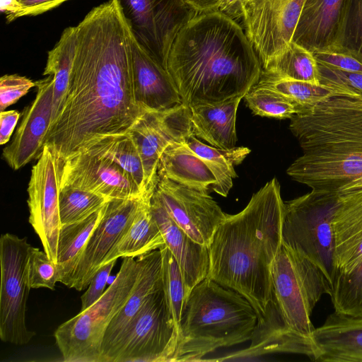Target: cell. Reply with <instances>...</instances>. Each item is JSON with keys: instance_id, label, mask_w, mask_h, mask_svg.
Masks as SVG:
<instances>
[{"instance_id": "obj_14", "label": "cell", "mask_w": 362, "mask_h": 362, "mask_svg": "<svg viewBox=\"0 0 362 362\" xmlns=\"http://www.w3.org/2000/svg\"><path fill=\"white\" fill-rule=\"evenodd\" d=\"M134 140L146 175V193H154L164 151L193 134L189 107L181 104L164 111L146 110L128 132Z\"/></svg>"}, {"instance_id": "obj_24", "label": "cell", "mask_w": 362, "mask_h": 362, "mask_svg": "<svg viewBox=\"0 0 362 362\" xmlns=\"http://www.w3.org/2000/svg\"><path fill=\"white\" fill-rule=\"evenodd\" d=\"M338 192L334 216L337 275L351 270L362 259V189Z\"/></svg>"}, {"instance_id": "obj_27", "label": "cell", "mask_w": 362, "mask_h": 362, "mask_svg": "<svg viewBox=\"0 0 362 362\" xmlns=\"http://www.w3.org/2000/svg\"><path fill=\"white\" fill-rule=\"evenodd\" d=\"M184 142L169 146L162 153L158 176L209 193L216 180L204 160Z\"/></svg>"}, {"instance_id": "obj_29", "label": "cell", "mask_w": 362, "mask_h": 362, "mask_svg": "<svg viewBox=\"0 0 362 362\" xmlns=\"http://www.w3.org/2000/svg\"><path fill=\"white\" fill-rule=\"evenodd\" d=\"M185 143L204 160L214 175L216 182L211 190L227 197L233 186V179L238 177L234 167L240 164L251 150L244 146L230 149L216 148L202 143L193 134Z\"/></svg>"}, {"instance_id": "obj_9", "label": "cell", "mask_w": 362, "mask_h": 362, "mask_svg": "<svg viewBox=\"0 0 362 362\" xmlns=\"http://www.w3.org/2000/svg\"><path fill=\"white\" fill-rule=\"evenodd\" d=\"M26 237L6 233L0 238V338L16 345L28 344L35 332L25 324L26 303L31 288Z\"/></svg>"}, {"instance_id": "obj_42", "label": "cell", "mask_w": 362, "mask_h": 362, "mask_svg": "<svg viewBox=\"0 0 362 362\" xmlns=\"http://www.w3.org/2000/svg\"><path fill=\"white\" fill-rule=\"evenodd\" d=\"M318 70L320 84L354 92L362 96V74L348 72L319 63Z\"/></svg>"}, {"instance_id": "obj_19", "label": "cell", "mask_w": 362, "mask_h": 362, "mask_svg": "<svg viewBox=\"0 0 362 362\" xmlns=\"http://www.w3.org/2000/svg\"><path fill=\"white\" fill-rule=\"evenodd\" d=\"M248 348L214 361H235L242 358L286 353L305 355L317 361L320 351L312 338L303 336L284 322L272 298L264 317L257 323Z\"/></svg>"}, {"instance_id": "obj_28", "label": "cell", "mask_w": 362, "mask_h": 362, "mask_svg": "<svg viewBox=\"0 0 362 362\" xmlns=\"http://www.w3.org/2000/svg\"><path fill=\"white\" fill-rule=\"evenodd\" d=\"M151 197L143 202L130 228L112 251L108 262L119 257H139L165 245L160 229L153 217Z\"/></svg>"}, {"instance_id": "obj_8", "label": "cell", "mask_w": 362, "mask_h": 362, "mask_svg": "<svg viewBox=\"0 0 362 362\" xmlns=\"http://www.w3.org/2000/svg\"><path fill=\"white\" fill-rule=\"evenodd\" d=\"M272 299L284 324L312 338L314 307L324 293H332L321 270L305 256L282 245L272 269Z\"/></svg>"}, {"instance_id": "obj_32", "label": "cell", "mask_w": 362, "mask_h": 362, "mask_svg": "<svg viewBox=\"0 0 362 362\" xmlns=\"http://www.w3.org/2000/svg\"><path fill=\"white\" fill-rule=\"evenodd\" d=\"M257 84L274 90L284 95L297 107L298 113L309 110L334 95L340 94L358 95L354 92L324 84L278 78L262 73Z\"/></svg>"}, {"instance_id": "obj_21", "label": "cell", "mask_w": 362, "mask_h": 362, "mask_svg": "<svg viewBox=\"0 0 362 362\" xmlns=\"http://www.w3.org/2000/svg\"><path fill=\"white\" fill-rule=\"evenodd\" d=\"M134 97L144 110L164 111L182 104L180 93L165 68L153 59L133 35Z\"/></svg>"}, {"instance_id": "obj_39", "label": "cell", "mask_w": 362, "mask_h": 362, "mask_svg": "<svg viewBox=\"0 0 362 362\" xmlns=\"http://www.w3.org/2000/svg\"><path fill=\"white\" fill-rule=\"evenodd\" d=\"M28 273L31 288L54 290L56 283L59 281L57 264L48 257L45 251L32 246L29 250Z\"/></svg>"}, {"instance_id": "obj_13", "label": "cell", "mask_w": 362, "mask_h": 362, "mask_svg": "<svg viewBox=\"0 0 362 362\" xmlns=\"http://www.w3.org/2000/svg\"><path fill=\"white\" fill-rule=\"evenodd\" d=\"M305 0H245V33L262 66L293 41Z\"/></svg>"}, {"instance_id": "obj_31", "label": "cell", "mask_w": 362, "mask_h": 362, "mask_svg": "<svg viewBox=\"0 0 362 362\" xmlns=\"http://www.w3.org/2000/svg\"><path fill=\"white\" fill-rule=\"evenodd\" d=\"M107 204L83 220L62 226L57 259L59 282L66 286L90 235L104 214Z\"/></svg>"}, {"instance_id": "obj_47", "label": "cell", "mask_w": 362, "mask_h": 362, "mask_svg": "<svg viewBox=\"0 0 362 362\" xmlns=\"http://www.w3.org/2000/svg\"><path fill=\"white\" fill-rule=\"evenodd\" d=\"M245 0H221L217 10L223 13L237 19L241 18L242 6Z\"/></svg>"}, {"instance_id": "obj_25", "label": "cell", "mask_w": 362, "mask_h": 362, "mask_svg": "<svg viewBox=\"0 0 362 362\" xmlns=\"http://www.w3.org/2000/svg\"><path fill=\"white\" fill-rule=\"evenodd\" d=\"M312 339L320 353L317 361L362 362V317L334 311L315 329Z\"/></svg>"}, {"instance_id": "obj_36", "label": "cell", "mask_w": 362, "mask_h": 362, "mask_svg": "<svg viewBox=\"0 0 362 362\" xmlns=\"http://www.w3.org/2000/svg\"><path fill=\"white\" fill-rule=\"evenodd\" d=\"M111 199L98 194L72 187H62L59 209L62 226L88 217Z\"/></svg>"}, {"instance_id": "obj_12", "label": "cell", "mask_w": 362, "mask_h": 362, "mask_svg": "<svg viewBox=\"0 0 362 362\" xmlns=\"http://www.w3.org/2000/svg\"><path fill=\"white\" fill-rule=\"evenodd\" d=\"M65 159L51 146L45 145L33 166L28 183L29 223L39 236L44 251L57 264L62 223L59 197Z\"/></svg>"}, {"instance_id": "obj_3", "label": "cell", "mask_w": 362, "mask_h": 362, "mask_svg": "<svg viewBox=\"0 0 362 362\" xmlns=\"http://www.w3.org/2000/svg\"><path fill=\"white\" fill-rule=\"evenodd\" d=\"M276 177L239 213L226 214L209 247L208 277L245 297L258 320L272 298V269L281 245L285 203Z\"/></svg>"}, {"instance_id": "obj_5", "label": "cell", "mask_w": 362, "mask_h": 362, "mask_svg": "<svg viewBox=\"0 0 362 362\" xmlns=\"http://www.w3.org/2000/svg\"><path fill=\"white\" fill-rule=\"evenodd\" d=\"M251 303L206 277L187 296L171 361H198L215 350L250 341L257 323Z\"/></svg>"}, {"instance_id": "obj_23", "label": "cell", "mask_w": 362, "mask_h": 362, "mask_svg": "<svg viewBox=\"0 0 362 362\" xmlns=\"http://www.w3.org/2000/svg\"><path fill=\"white\" fill-rule=\"evenodd\" d=\"M348 0H305L293 41L312 52L339 45Z\"/></svg>"}, {"instance_id": "obj_6", "label": "cell", "mask_w": 362, "mask_h": 362, "mask_svg": "<svg viewBox=\"0 0 362 362\" xmlns=\"http://www.w3.org/2000/svg\"><path fill=\"white\" fill-rule=\"evenodd\" d=\"M140 257H123L115 280L93 305L55 330L56 344L67 362H100L106 329L134 292L141 272Z\"/></svg>"}, {"instance_id": "obj_4", "label": "cell", "mask_w": 362, "mask_h": 362, "mask_svg": "<svg viewBox=\"0 0 362 362\" xmlns=\"http://www.w3.org/2000/svg\"><path fill=\"white\" fill-rule=\"evenodd\" d=\"M290 120L303 152L286 170L293 180L337 191L362 176V96L334 95Z\"/></svg>"}, {"instance_id": "obj_49", "label": "cell", "mask_w": 362, "mask_h": 362, "mask_svg": "<svg viewBox=\"0 0 362 362\" xmlns=\"http://www.w3.org/2000/svg\"><path fill=\"white\" fill-rule=\"evenodd\" d=\"M199 13L217 10L221 0H184Z\"/></svg>"}, {"instance_id": "obj_11", "label": "cell", "mask_w": 362, "mask_h": 362, "mask_svg": "<svg viewBox=\"0 0 362 362\" xmlns=\"http://www.w3.org/2000/svg\"><path fill=\"white\" fill-rule=\"evenodd\" d=\"M136 41L165 69L180 30L199 12L184 0H117Z\"/></svg>"}, {"instance_id": "obj_2", "label": "cell", "mask_w": 362, "mask_h": 362, "mask_svg": "<svg viewBox=\"0 0 362 362\" xmlns=\"http://www.w3.org/2000/svg\"><path fill=\"white\" fill-rule=\"evenodd\" d=\"M165 69L189 107L244 97L262 66L240 25L214 10L199 13L180 30Z\"/></svg>"}, {"instance_id": "obj_38", "label": "cell", "mask_w": 362, "mask_h": 362, "mask_svg": "<svg viewBox=\"0 0 362 362\" xmlns=\"http://www.w3.org/2000/svg\"><path fill=\"white\" fill-rule=\"evenodd\" d=\"M243 98L252 113L261 117L291 119L298 112L297 107L284 95L257 83Z\"/></svg>"}, {"instance_id": "obj_45", "label": "cell", "mask_w": 362, "mask_h": 362, "mask_svg": "<svg viewBox=\"0 0 362 362\" xmlns=\"http://www.w3.org/2000/svg\"><path fill=\"white\" fill-rule=\"evenodd\" d=\"M68 0H19L21 10L18 18L23 16H33L52 10Z\"/></svg>"}, {"instance_id": "obj_44", "label": "cell", "mask_w": 362, "mask_h": 362, "mask_svg": "<svg viewBox=\"0 0 362 362\" xmlns=\"http://www.w3.org/2000/svg\"><path fill=\"white\" fill-rule=\"evenodd\" d=\"M117 259L104 264L95 274L86 292L81 296V308L83 311L96 303L103 295L105 287Z\"/></svg>"}, {"instance_id": "obj_35", "label": "cell", "mask_w": 362, "mask_h": 362, "mask_svg": "<svg viewBox=\"0 0 362 362\" xmlns=\"http://www.w3.org/2000/svg\"><path fill=\"white\" fill-rule=\"evenodd\" d=\"M330 297L334 311L362 317V259L351 270L337 275Z\"/></svg>"}, {"instance_id": "obj_40", "label": "cell", "mask_w": 362, "mask_h": 362, "mask_svg": "<svg viewBox=\"0 0 362 362\" xmlns=\"http://www.w3.org/2000/svg\"><path fill=\"white\" fill-rule=\"evenodd\" d=\"M313 54L319 64L342 71L362 74V54L342 45L317 49Z\"/></svg>"}, {"instance_id": "obj_50", "label": "cell", "mask_w": 362, "mask_h": 362, "mask_svg": "<svg viewBox=\"0 0 362 362\" xmlns=\"http://www.w3.org/2000/svg\"><path fill=\"white\" fill-rule=\"evenodd\" d=\"M362 189V176L355 179L339 189L338 192H349Z\"/></svg>"}, {"instance_id": "obj_33", "label": "cell", "mask_w": 362, "mask_h": 362, "mask_svg": "<svg viewBox=\"0 0 362 362\" xmlns=\"http://www.w3.org/2000/svg\"><path fill=\"white\" fill-rule=\"evenodd\" d=\"M262 73L320 84L318 63L313 52L293 41L263 66Z\"/></svg>"}, {"instance_id": "obj_7", "label": "cell", "mask_w": 362, "mask_h": 362, "mask_svg": "<svg viewBox=\"0 0 362 362\" xmlns=\"http://www.w3.org/2000/svg\"><path fill=\"white\" fill-rule=\"evenodd\" d=\"M338 200L337 191L312 189L284 202L281 230L282 245L313 262L332 289L337 276L334 216Z\"/></svg>"}, {"instance_id": "obj_37", "label": "cell", "mask_w": 362, "mask_h": 362, "mask_svg": "<svg viewBox=\"0 0 362 362\" xmlns=\"http://www.w3.org/2000/svg\"><path fill=\"white\" fill-rule=\"evenodd\" d=\"M160 250L162 255L163 289L167 305L179 332L187 299L184 282L178 264L170 250L165 245Z\"/></svg>"}, {"instance_id": "obj_17", "label": "cell", "mask_w": 362, "mask_h": 362, "mask_svg": "<svg viewBox=\"0 0 362 362\" xmlns=\"http://www.w3.org/2000/svg\"><path fill=\"white\" fill-rule=\"evenodd\" d=\"M64 187L87 190L110 199L150 197L144 194L132 176L118 164L105 156L87 152L65 160L61 188Z\"/></svg>"}, {"instance_id": "obj_18", "label": "cell", "mask_w": 362, "mask_h": 362, "mask_svg": "<svg viewBox=\"0 0 362 362\" xmlns=\"http://www.w3.org/2000/svg\"><path fill=\"white\" fill-rule=\"evenodd\" d=\"M37 94L23 111L22 121L11 143L3 151L8 165L17 170L37 159L52 124L54 81L52 76L35 81Z\"/></svg>"}, {"instance_id": "obj_43", "label": "cell", "mask_w": 362, "mask_h": 362, "mask_svg": "<svg viewBox=\"0 0 362 362\" xmlns=\"http://www.w3.org/2000/svg\"><path fill=\"white\" fill-rule=\"evenodd\" d=\"M36 83L30 78L17 74L4 75L0 78V110L16 103L26 95Z\"/></svg>"}, {"instance_id": "obj_1", "label": "cell", "mask_w": 362, "mask_h": 362, "mask_svg": "<svg viewBox=\"0 0 362 362\" xmlns=\"http://www.w3.org/2000/svg\"><path fill=\"white\" fill-rule=\"evenodd\" d=\"M76 30L65 100L45 139L65 160L105 137L127 134L146 111L135 100L133 34L117 0L94 7Z\"/></svg>"}, {"instance_id": "obj_34", "label": "cell", "mask_w": 362, "mask_h": 362, "mask_svg": "<svg viewBox=\"0 0 362 362\" xmlns=\"http://www.w3.org/2000/svg\"><path fill=\"white\" fill-rule=\"evenodd\" d=\"M82 152L110 158L132 176L145 195H153L146 193V175L142 159L136 143L129 132L105 137Z\"/></svg>"}, {"instance_id": "obj_16", "label": "cell", "mask_w": 362, "mask_h": 362, "mask_svg": "<svg viewBox=\"0 0 362 362\" xmlns=\"http://www.w3.org/2000/svg\"><path fill=\"white\" fill-rule=\"evenodd\" d=\"M153 196L185 233L209 247L216 229L227 214L208 192L158 177Z\"/></svg>"}, {"instance_id": "obj_10", "label": "cell", "mask_w": 362, "mask_h": 362, "mask_svg": "<svg viewBox=\"0 0 362 362\" xmlns=\"http://www.w3.org/2000/svg\"><path fill=\"white\" fill-rule=\"evenodd\" d=\"M177 336L162 286L146 298L111 362H170Z\"/></svg>"}, {"instance_id": "obj_26", "label": "cell", "mask_w": 362, "mask_h": 362, "mask_svg": "<svg viewBox=\"0 0 362 362\" xmlns=\"http://www.w3.org/2000/svg\"><path fill=\"white\" fill-rule=\"evenodd\" d=\"M243 96L189 106L193 135L210 146L230 149L237 141L236 113Z\"/></svg>"}, {"instance_id": "obj_46", "label": "cell", "mask_w": 362, "mask_h": 362, "mask_svg": "<svg viewBox=\"0 0 362 362\" xmlns=\"http://www.w3.org/2000/svg\"><path fill=\"white\" fill-rule=\"evenodd\" d=\"M20 113L16 110L1 111L0 113V144H6L16 127Z\"/></svg>"}, {"instance_id": "obj_30", "label": "cell", "mask_w": 362, "mask_h": 362, "mask_svg": "<svg viewBox=\"0 0 362 362\" xmlns=\"http://www.w3.org/2000/svg\"><path fill=\"white\" fill-rule=\"evenodd\" d=\"M76 26L68 27L64 30L55 46L48 52L42 74L52 76L54 81L52 124L58 117L65 100L76 54Z\"/></svg>"}, {"instance_id": "obj_15", "label": "cell", "mask_w": 362, "mask_h": 362, "mask_svg": "<svg viewBox=\"0 0 362 362\" xmlns=\"http://www.w3.org/2000/svg\"><path fill=\"white\" fill-rule=\"evenodd\" d=\"M111 199L93 230L66 284L81 291L98 271L108 262L112 251L130 228L145 199Z\"/></svg>"}, {"instance_id": "obj_41", "label": "cell", "mask_w": 362, "mask_h": 362, "mask_svg": "<svg viewBox=\"0 0 362 362\" xmlns=\"http://www.w3.org/2000/svg\"><path fill=\"white\" fill-rule=\"evenodd\" d=\"M339 45L362 54V0H348Z\"/></svg>"}, {"instance_id": "obj_48", "label": "cell", "mask_w": 362, "mask_h": 362, "mask_svg": "<svg viewBox=\"0 0 362 362\" xmlns=\"http://www.w3.org/2000/svg\"><path fill=\"white\" fill-rule=\"evenodd\" d=\"M21 8L19 0H1L0 11L5 14L7 23L18 18Z\"/></svg>"}, {"instance_id": "obj_20", "label": "cell", "mask_w": 362, "mask_h": 362, "mask_svg": "<svg viewBox=\"0 0 362 362\" xmlns=\"http://www.w3.org/2000/svg\"><path fill=\"white\" fill-rule=\"evenodd\" d=\"M151 209L163 234L165 246L178 264L187 298L194 287L209 276V247L198 243L185 233L153 194Z\"/></svg>"}, {"instance_id": "obj_22", "label": "cell", "mask_w": 362, "mask_h": 362, "mask_svg": "<svg viewBox=\"0 0 362 362\" xmlns=\"http://www.w3.org/2000/svg\"><path fill=\"white\" fill-rule=\"evenodd\" d=\"M139 257L141 267L139 281L134 292L106 329L102 342L100 362H111L118 345L146 298L163 286L160 249Z\"/></svg>"}]
</instances>
